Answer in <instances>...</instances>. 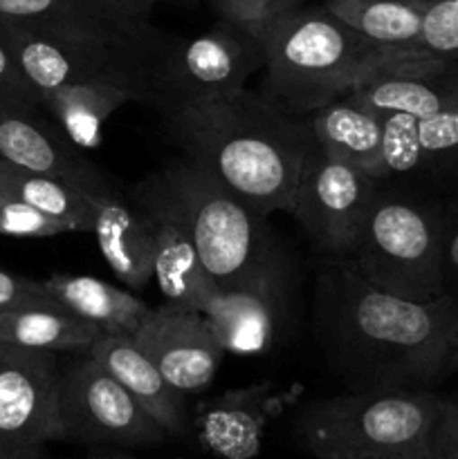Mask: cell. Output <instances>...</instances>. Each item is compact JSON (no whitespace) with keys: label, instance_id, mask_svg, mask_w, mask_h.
<instances>
[{"label":"cell","instance_id":"6da1fadb","mask_svg":"<svg viewBox=\"0 0 458 459\" xmlns=\"http://www.w3.org/2000/svg\"><path fill=\"white\" fill-rule=\"evenodd\" d=\"M458 294L411 300L364 281L346 258H326L313 325L326 361L350 390L420 388L447 377Z\"/></svg>","mask_w":458,"mask_h":459},{"label":"cell","instance_id":"7a4b0ae2","mask_svg":"<svg viewBox=\"0 0 458 459\" xmlns=\"http://www.w3.org/2000/svg\"><path fill=\"white\" fill-rule=\"evenodd\" d=\"M187 160L236 193L259 215L295 211L313 137L305 117H290L247 88L164 115Z\"/></svg>","mask_w":458,"mask_h":459},{"label":"cell","instance_id":"3957f363","mask_svg":"<svg viewBox=\"0 0 458 459\" xmlns=\"http://www.w3.org/2000/svg\"><path fill=\"white\" fill-rule=\"evenodd\" d=\"M263 97L290 117L362 88L384 72L436 56L422 48H377L326 7H295L263 31Z\"/></svg>","mask_w":458,"mask_h":459},{"label":"cell","instance_id":"277c9868","mask_svg":"<svg viewBox=\"0 0 458 459\" xmlns=\"http://www.w3.org/2000/svg\"><path fill=\"white\" fill-rule=\"evenodd\" d=\"M443 411L420 388L353 390L301 408L296 435L314 459H434Z\"/></svg>","mask_w":458,"mask_h":459},{"label":"cell","instance_id":"5b68a950","mask_svg":"<svg viewBox=\"0 0 458 459\" xmlns=\"http://www.w3.org/2000/svg\"><path fill=\"white\" fill-rule=\"evenodd\" d=\"M144 188L160 197L187 229L202 264L218 287H236L286 267L265 215L187 157L146 175Z\"/></svg>","mask_w":458,"mask_h":459},{"label":"cell","instance_id":"8992f818","mask_svg":"<svg viewBox=\"0 0 458 459\" xmlns=\"http://www.w3.org/2000/svg\"><path fill=\"white\" fill-rule=\"evenodd\" d=\"M443 231L440 211L402 193L377 191L346 260L377 290L411 300L440 299L447 294Z\"/></svg>","mask_w":458,"mask_h":459},{"label":"cell","instance_id":"52a82bcc","mask_svg":"<svg viewBox=\"0 0 458 459\" xmlns=\"http://www.w3.org/2000/svg\"><path fill=\"white\" fill-rule=\"evenodd\" d=\"M263 65V36L223 22L200 36L164 45L153 70L148 106L169 115L227 97L245 88Z\"/></svg>","mask_w":458,"mask_h":459},{"label":"cell","instance_id":"ba28073f","mask_svg":"<svg viewBox=\"0 0 458 459\" xmlns=\"http://www.w3.org/2000/svg\"><path fill=\"white\" fill-rule=\"evenodd\" d=\"M169 437L151 412L88 352L58 370V442L148 448Z\"/></svg>","mask_w":458,"mask_h":459},{"label":"cell","instance_id":"9c48e42d","mask_svg":"<svg viewBox=\"0 0 458 459\" xmlns=\"http://www.w3.org/2000/svg\"><path fill=\"white\" fill-rule=\"evenodd\" d=\"M0 40L39 97L63 85L115 81L135 90L139 103L151 101L153 70L160 56H144L103 45L66 43L4 21H0Z\"/></svg>","mask_w":458,"mask_h":459},{"label":"cell","instance_id":"30bf717a","mask_svg":"<svg viewBox=\"0 0 458 459\" xmlns=\"http://www.w3.org/2000/svg\"><path fill=\"white\" fill-rule=\"evenodd\" d=\"M377 179L337 160L313 142L301 170L295 215L305 236L326 258H346L357 242Z\"/></svg>","mask_w":458,"mask_h":459},{"label":"cell","instance_id":"8fae6325","mask_svg":"<svg viewBox=\"0 0 458 459\" xmlns=\"http://www.w3.org/2000/svg\"><path fill=\"white\" fill-rule=\"evenodd\" d=\"M58 370L54 352L0 343V459H43L58 442Z\"/></svg>","mask_w":458,"mask_h":459},{"label":"cell","instance_id":"7c38bea8","mask_svg":"<svg viewBox=\"0 0 458 459\" xmlns=\"http://www.w3.org/2000/svg\"><path fill=\"white\" fill-rule=\"evenodd\" d=\"M0 21L66 43L103 45L160 56L162 39L146 22H133L97 0H0Z\"/></svg>","mask_w":458,"mask_h":459},{"label":"cell","instance_id":"4fadbf2b","mask_svg":"<svg viewBox=\"0 0 458 459\" xmlns=\"http://www.w3.org/2000/svg\"><path fill=\"white\" fill-rule=\"evenodd\" d=\"M133 339L184 397L205 393L227 354L205 314L169 303L151 309Z\"/></svg>","mask_w":458,"mask_h":459},{"label":"cell","instance_id":"5bb4252c","mask_svg":"<svg viewBox=\"0 0 458 459\" xmlns=\"http://www.w3.org/2000/svg\"><path fill=\"white\" fill-rule=\"evenodd\" d=\"M0 160L22 169L66 179L85 191H108L106 175L66 137L57 121H48L40 108H27L0 97Z\"/></svg>","mask_w":458,"mask_h":459},{"label":"cell","instance_id":"9a60e30c","mask_svg":"<svg viewBox=\"0 0 458 459\" xmlns=\"http://www.w3.org/2000/svg\"><path fill=\"white\" fill-rule=\"evenodd\" d=\"M287 264L245 285L220 287L202 309L227 354L251 357L272 350L287 305Z\"/></svg>","mask_w":458,"mask_h":459},{"label":"cell","instance_id":"2e32d148","mask_svg":"<svg viewBox=\"0 0 458 459\" xmlns=\"http://www.w3.org/2000/svg\"><path fill=\"white\" fill-rule=\"evenodd\" d=\"M130 197L135 204L146 211L153 222L155 231L153 281L160 287L164 303L202 312L220 287L202 264L187 229L175 218L173 211L142 184H135Z\"/></svg>","mask_w":458,"mask_h":459},{"label":"cell","instance_id":"e0dca14e","mask_svg":"<svg viewBox=\"0 0 458 459\" xmlns=\"http://www.w3.org/2000/svg\"><path fill=\"white\" fill-rule=\"evenodd\" d=\"M278 412L272 384H251L209 399L196 415L200 446L216 459H254Z\"/></svg>","mask_w":458,"mask_h":459},{"label":"cell","instance_id":"ac0fdd59","mask_svg":"<svg viewBox=\"0 0 458 459\" xmlns=\"http://www.w3.org/2000/svg\"><path fill=\"white\" fill-rule=\"evenodd\" d=\"M92 236L99 254L106 260L117 281L130 290H146L153 282L155 231L146 211L135 202H126L112 188L90 191Z\"/></svg>","mask_w":458,"mask_h":459},{"label":"cell","instance_id":"d6986e66","mask_svg":"<svg viewBox=\"0 0 458 459\" xmlns=\"http://www.w3.org/2000/svg\"><path fill=\"white\" fill-rule=\"evenodd\" d=\"M362 106L377 112H404L425 117L458 106V61L429 56L413 65L384 72L348 92Z\"/></svg>","mask_w":458,"mask_h":459},{"label":"cell","instance_id":"ffe728a7","mask_svg":"<svg viewBox=\"0 0 458 459\" xmlns=\"http://www.w3.org/2000/svg\"><path fill=\"white\" fill-rule=\"evenodd\" d=\"M85 352L151 412L169 437L187 433V397L162 377L133 336L103 334Z\"/></svg>","mask_w":458,"mask_h":459},{"label":"cell","instance_id":"44dd1931","mask_svg":"<svg viewBox=\"0 0 458 459\" xmlns=\"http://www.w3.org/2000/svg\"><path fill=\"white\" fill-rule=\"evenodd\" d=\"M310 137L337 160L377 179L382 155V112L362 106L348 94L305 117Z\"/></svg>","mask_w":458,"mask_h":459},{"label":"cell","instance_id":"7402d4cb","mask_svg":"<svg viewBox=\"0 0 458 459\" xmlns=\"http://www.w3.org/2000/svg\"><path fill=\"white\" fill-rule=\"evenodd\" d=\"M40 103L76 148L94 151L101 146L103 128L112 112L126 103H139V97L124 83L88 81L48 90L40 94Z\"/></svg>","mask_w":458,"mask_h":459},{"label":"cell","instance_id":"603a6c76","mask_svg":"<svg viewBox=\"0 0 458 459\" xmlns=\"http://www.w3.org/2000/svg\"><path fill=\"white\" fill-rule=\"evenodd\" d=\"M103 336L92 323L84 321L57 300L18 305L0 312V343L39 352H85Z\"/></svg>","mask_w":458,"mask_h":459},{"label":"cell","instance_id":"cb8c5ba5","mask_svg":"<svg viewBox=\"0 0 458 459\" xmlns=\"http://www.w3.org/2000/svg\"><path fill=\"white\" fill-rule=\"evenodd\" d=\"M43 285L57 303L97 325L103 334L135 336L151 314L142 299L101 278L54 273L45 278Z\"/></svg>","mask_w":458,"mask_h":459},{"label":"cell","instance_id":"d4e9b609","mask_svg":"<svg viewBox=\"0 0 458 459\" xmlns=\"http://www.w3.org/2000/svg\"><path fill=\"white\" fill-rule=\"evenodd\" d=\"M323 7L377 48H420L425 0H326Z\"/></svg>","mask_w":458,"mask_h":459},{"label":"cell","instance_id":"484cf974","mask_svg":"<svg viewBox=\"0 0 458 459\" xmlns=\"http://www.w3.org/2000/svg\"><path fill=\"white\" fill-rule=\"evenodd\" d=\"M0 193L61 220L72 229V233L92 231L94 215L88 197L90 191L76 184L0 160Z\"/></svg>","mask_w":458,"mask_h":459},{"label":"cell","instance_id":"4316f807","mask_svg":"<svg viewBox=\"0 0 458 459\" xmlns=\"http://www.w3.org/2000/svg\"><path fill=\"white\" fill-rule=\"evenodd\" d=\"M418 117L404 112H382V155L377 182L420 173Z\"/></svg>","mask_w":458,"mask_h":459},{"label":"cell","instance_id":"83f0119b","mask_svg":"<svg viewBox=\"0 0 458 459\" xmlns=\"http://www.w3.org/2000/svg\"><path fill=\"white\" fill-rule=\"evenodd\" d=\"M420 173L458 175V106L418 121Z\"/></svg>","mask_w":458,"mask_h":459},{"label":"cell","instance_id":"f1b7e54d","mask_svg":"<svg viewBox=\"0 0 458 459\" xmlns=\"http://www.w3.org/2000/svg\"><path fill=\"white\" fill-rule=\"evenodd\" d=\"M63 233H72L66 222L34 209L27 202L0 193V236L54 238Z\"/></svg>","mask_w":458,"mask_h":459},{"label":"cell","instance_id":"f546056e","mask_svg":"<svg viewBox=\"0 0 458 459\" xmlns=\"http://www.w3.org/2000/svg\"><path fill=\"white\" fill-rule=\"evenodd\" d=\"M420 48L458 61V0H425Z\"/></svg>","mask_w":458,"mask_h":459},{"label":"cell","instance_id":"4dcf8cb0","mask_svg":"<svg viewBox=\"0 0 458 459\" xmlns=\"http://www.w3.org/2000/svg\"><path fill=\"white\" fill-rule=\"evenodd\" d=\"M211 3L225 22H232L259 36H263V31L281 13L299 7V0H211Z\"/></svg>","mask_w":458,"mask_h":459},{"label":"cell","instance_id":"1f68e13d","mask_svg":"<svg viewBox=\"0 0 458 459\" xmlns=\"http://www.w3.org/2000/svg\"><path fill=\"white\" fill-rule=\"evenodd\" d=\"M0 97L12 99V101L27 108H43L39 92L25 79V74L21 72L18 63L13 61L9 49L4 48L3 40H0Z\"/></svg>","mask_w":458,"mask_h":459},{"label":"cell","instance_id":"d6a6232c","mask_svg":"<svg viewBox=\"0 0 458 459\" xmlns=\"http://www.w3.org/2000/svg\"><path fill=\"white\" fill-rule=\"evenodd\" d=\"M40 300H52L43 281L18 276L0 267V312L18 307V305L40 303Z\"/></svg>","mask_w":458,"mask_h":459},{"label":"cell","instance_id":"836d02e7","mask_svg":"<svg viewBox=\"0 0 458 459\" xmlns=\"http://www.w3.org/2000/svg\"><path fill=\"white\" fill-rule=\"evenodd\" d=\"M443 267L447 291L458 294V211H454L452 215H445Z\"/></svg>","mask_w":458,"mask_h":459},{"label":"cell","instance_id":"e575fe53","mask_svg":"<svg viewBox=\"0 0 458 459\" xmlns=\"http://www.w3.org/2000/svg\"><path fill=\"white\" fill-rule=\"evenodd\" d=\"M434 459H458V399H445Z\"/></svg>","mask_w":458,"mask_h":459},{"label":"cell","instance_id":"d590c367","mask_svg":"<svg viewBox=\"0 0 458 459\" xmlns=\"http://www.w3.org/2000/svg\"><path fill=\"white\" fill-rule=\"evenodd\" d=\"M101 7L110 9L117 16L126 18V21L133 22H144V18L151 13V9L155 7L160 0H97Z\"/></svg>","mask_w":458,"mask_h":459},{"label":"cell","instance_id":"8d00e7d4","mask_svg":"<svg viewBox=\"0 0 458 459\" xmlns=\"http://www.w3.org/2000/svg\"><path fill=\"white\" fill-rule=\"evenodd\" d=\"M458 372V321L456 327H454L452 343H449V357H447V375H454Z\"/></svg>","mask_w":458,"mask_h":459},{"label":"cell","instance_id":"74e56055","mask_svg":"<svg viewBox=\"0 0 458 459\" xmlns=\"http://www.w3.org/2000/svg\"><path fill=\"white\" fill-rule=\"evenodd\" d=\"M84 459H137V457L130 455V453H126L124 448H106V451L90 453V455Z\"/></svg>","mask_w":458,"mask_h":459}]
</instances>
